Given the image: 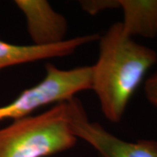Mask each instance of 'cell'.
<instances>
[{
  "mask_svg": "<svg viewBox=\"0 0 157 157\" xmlns=\"http://www.w3.org/2000/svg\"><path fill=\"white\" fill-rule=\"evenodd\" d=\"M98 40L99 57L92 66L91 90L105 118L118 123L146 73L157 62V53L125 33L121 22L113 24Z\"/></svg>",
  "mask_w": 157,
  "mask_h": 157,
  "instance_id": "cell-1",
  "label": "cell"
},
{
  "mask_svg": "<svg viewBox=\"0 0 157 157\" xmlns=\"http://www.w3.org/2000/svg\"><path fill=\"white\" fill-rule=\"evenodd\" d=\"M69 101L0 129V157H50L73 148L78 138L71 125Z\"/></svg>",
  "mask_w": 157,
  "mask_h": 157,
  "instance_id": "cell-2",
  "label": "cell"
},
{
  "mask_svg": "<svg viewBox=\"0 0 157 157\" xmlns=\"http://www.w3.org/2000/svg\"><path fill=\"white\" fill-rule=\"evenodd\" d=\"M91 89L92 66L64 70L47 63L45 76L38 84L25 89L15 100L0 107V121L27 117L39 108L67 101L78 93Z\"/></svg>",
  "mask_w": 157,
  "mask_h": 157,
  "instance_id": "cell-3",
  "label": "cell"
},
{
  "mask_svg": "<svg viewBox=\"0 0 157 157\" xmlns=\"http://www.w3.org/2000/svg\"><path fill=\"white\" fill-rule=\"evenodd\" d=\"M69 104L74 135L93 147L100 157H157V140H122L101 124L91 121L77 97L71 99Z\"/></svg>",
  "mask_w": 157,
  "mask_h": 157,
  "instance_id": "cell-4",
  "label": "cell"
},
{
  "mask_svg": "<svg viewBox=\"0 0 157 157\" xmlns=\"http://www.w3.org/2000/svg\"><path fill=\"white\" fill-rule=\"evenodd\" d=\"M15 6L21 11L33 45L48 46L67 40V18L57 12L45 0H16Z\"/></svg>",
  "mask_w": 157,
  "mask_h": 157,
  "instance_id": "cell-5",
  "label": "cell"
},
{
  "mask_svg": "<svg viewBox=\"0 0 157 157\" xmlns=\"http://www.w3.org/2000/svg\"><path fill=\"white\" fill-rule=\"evenodd\" d=\"M99 34L78 36L58 45L38 46L34 45H15L0 39V70L25 63L40 61L73 54L78 47L98 40Z\"/></svg>",
  "mask_w": 157,
  "mask_h": 157,
  "instance_id": "cell-6",
  "label": "cell"
},
{
  "mask_svg": "<svg viewBox=\"0 0 157 157\" xmlns=\"http://www.w3.org/2000/svg\"><path fill=\"white\" fill-rule=\"evenodd\" d=\"M123 11L124 33L133 38L157 36V0H119Z\"/></svg>",
  "mask_w": 157,
  "mask_h": 157,
  "instance_id": "cell-7",
  "label": "cell"
},
{
  "mask_svg": "<svg viewBox=\"0 0 157 157\" xmlns=\"http://www.w3.org/2000/svg\"><path fill=\"white\" fill-rule=\"evenodd\" d=\"M78 4L83 11L92 16L97 15L101 11L120 8L119 0H82Z\"/></svg>",
  "mask_w": 157,
  "mask_h": 157,
  "instance_id": "cell-8",
  "label": "cell"
},
{
  "mask_svg": "<svg viewBox=\"0 0 157 157\" xmlns=\"http://www.w3.org/2000/svg\"><path fill=\"white\" fill-rule=\"evenodd\" d=\"M144 91L147 101L157 109V72L147 79Z\"/></svg>",
  "mask_w": 157,
  "mask_h": 157,
  "instance_id": "cell-9",
  "label": "cell"
}]
</instances>
